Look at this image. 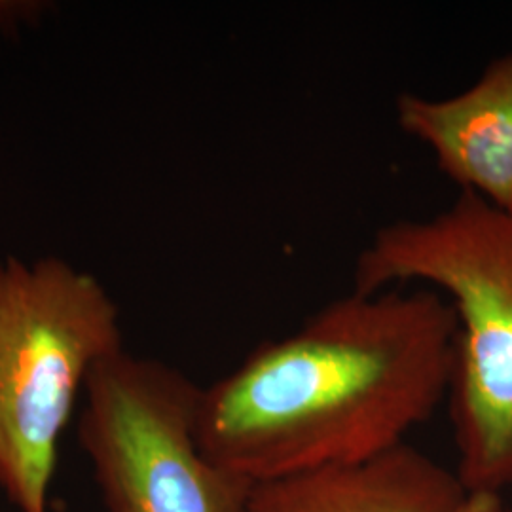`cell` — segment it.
<instances>
[{"instance_id": "cell-4", "label": "cell", "mask_w": 512, "mask_h": 512, "mask_svg": "<svg viewBox=\"0 0 512 512\" xmlns=\"http://www.w3.org/2000/svg\"><path fill=\"white\" fill-rule=\"evenodd\" d=\"M200 393L179 368L128 349L95 366L78 442L107 512H247L255 484L198 444Z\"/></svg>"}, {"instance_id": "cell-9", "label": "cell", "mask_w": 512, "mask_h": 512, "mask_svg": "<svg viewBox=\"0 0 512 512\" xmlns=\"http://www.w3.org/2000/svg\"><path fill=\"white\" fill-rule=\"evenodd\" d=\"M495 512H512V511H505V509H503V507H499V509H497V511Z\"/></svg>"}, {"instance_id": "cell-7", "label": "cell", "mask_w": 512, "mask_h": 512, "mask_svg": "<svg viewBox=\"0 0 512 512\" xmlns=\"http://www.w3.org/2000/svg\"><path fill=\"white\" fill-rule=\"evenodd\" d=\"M46 12V2L0 0V31H18L38 21Z\"/></svg>"}, {"instance_id": "cell-1", "label": "cell", "mask_w": 512, "mask_h": 512, "mask_svg": "<svg viewBox=\"0 0 512 512\" xmlns=\"http://www.w3.org/2000/svg\"><path fill=\"white\" fill-rule=\"evenodd\" d=\"M456 344L437 291H351L202 387L198 444L251 484L378 458L431 420Z\"/></svg>"}, {"instance_id": "cell-5", "label": "cell", "mask_w": 512, "mask_h": 512, "mask_svg": "<svg viewBox=\"0 0 512 512\" xmlns=\"http://www.w3.org/2000/svg\"><path fill=\"white\" fill-rule=\"evenodd\" d=\"M397 124L461 192L512 213V52L456 95H399Z\"/></svg>"}, {"instance_id": "cell-6", "label": "cell", "mask_w": 512, "mask_h": 512, "mask_svg": "<svg viewBox=\"0 0 512 512\" xmlns=\"http://www.w3.org/2000/svg\"><path fill=\"white\" fill-rule=\"evenodd\" d=\"M456 473L404 442L378 458L253 486L247 512H458Z\"/></svg>"}, {"instance_id": "cell-8", "label": "cell", "mask_w": 512, "mask_h": 512, "mask_svg": "<svg viewBox=\"0 0 512 512\" xmlns=\"http://www.w3.org/2000/svg\"><path fill=\"white\" fill-rule=\"evenodd\" d=\"M501 507V499L495 494H469L458 512H495Z\"/></svg>"}, {"instance_id": "cell-3", "label": "cell", "mask_w": 512, "mask_h": 512, "mask_svg": "<svg viewBox=\"0 0 512 512\" xmlns=\"http://www.w3.org/2000/svg\"><path fill=\"white\" fill-rule=\"evenodd\" d=\"M122 349V313L97 275L55 255L0 260V486L19 512H48L76 403Z\"/></svg>"}, {"instance_id": "cell-2", "label": "cell", "mask_w": 512, "mask_h": 512, "mask_svg": "<svg viewBox=\"0 0 512 512\" xmlns=\"http://www.w3.org/2000/svg\"><path fill=\"white\" fill-rule=\"evenodd\" d=\"M353 291L427 283L458 317L450 416L467 494L512 486V213L476 194L382 226L357 256Z\"/></svg>"}]
</instances>
